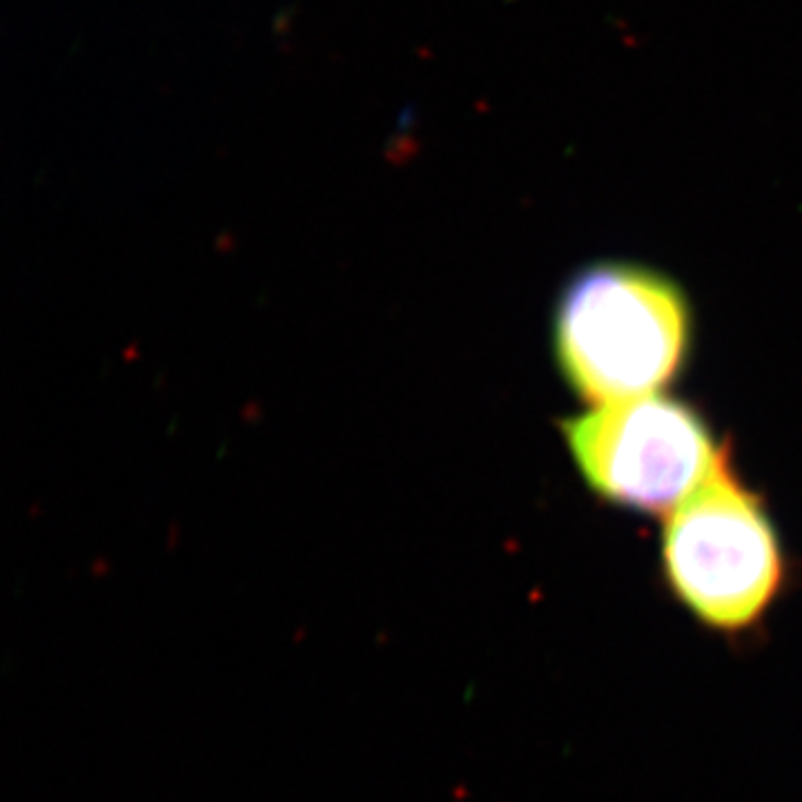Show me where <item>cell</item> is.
Returning a JSON list of instances; mask_svg holds the SVG:
<instances>
[{
	"mask_svg": "<svg viewBox=\"0 0 802 802\" xmlns=\"http://www.w3.org/2000/svg\"><path fill=\"white\" fill-rule=\"evenodd\" d=\"M562 433L595 495L651 515L676 511L727 459L696 408L658 393L595 406Z\"/></svg>",
	"mask_w": 802,
	"mask_h": 802,
	"instance_id": "cell-3",
	"label": "cell"
},
{
	"mask_svg": "<svg viewBox=\"0 0 802 802\" xmlns=\"http://www.w3.org/2000/svg\"><path fill=\"white\" fill-rule=\"evenodd\" d=\"M662 569L673 593L716 629H745L774 602L785 562L765 502L729 466L669 515Z\"/></svg>",
	"mask_w": 802,
	"mask_h": 802,
	"instance_id": "cell-2",
	"label": "cell"
},
{
	"mask_svg": "<svg viewBox=\"0 0 802 802\" xmlns=\"http://www.w3.org/2000/svg\"><path fill=\"white\" fill-rule=\"evenodd\" d=\"M691 344L693 312L684 290L640 263H591L557 299V368L593 406L655 395L682 373Z\"/></svg>",
	"mask_w": 802,
	"mask_h": 802,
	"instance_id": "cell-1",
	"label": "cell"
}]
</instances>
